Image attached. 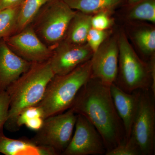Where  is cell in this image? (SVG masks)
Instances as JSON below:
<instances>
[{
  "label": "cell",
  "mask_w": 155,
  "mask_h": 155,
  "mask_svg": "<svg viewBox=\"0 0 155 155\" xmlns=\"http://www.w3.org/2000/svg\"><path fill=\"white\" fill-rule=\"evenodd\" d=\"M110 87L91 77L70 108L94 125L102 137L107 152L125 139V128L114 105Z\"/></svg>",
  "instance_id": "1"
},
{
  "label": "cell",
  "mask_w": 155,
  "mask_h": 155,
  "mask_svg": "<svg viewBox=\"0 0 155 155\" xmlns=\"http://www.w3.org/2000/svg\"><path fill=\"white\" fill-rule=\"evenodd\" d=\"M54 75L49 60L32 63L29 69L8 87L6 91L10 98V107L4 125L7 130H18L16 122L19 114L41 101L49 82Z\"/></svg>",
  "instance_id": "2"
},
{
  "label": "cell",
  "mask_w": 155,
  "mask_h": 155,
  "mask_svg": "<svg viewBox=\"0 0 155 155\" xmlns=\"http://www.w3.org/2000/svg\"><path fill=\"white\" fill-rule=\"evenodd\" d=\"M91 73L90 60L69 73L55 75L36 105L41 110L44 119L69 109L80 89L91 77Z\"/></svg>",
  "instance_id": "3"
},
{
  "label": "cell",
  "mask_w": 155,
  "mask_h": 155,
  "mask_svg": "<svg viewBox=\"0 0 155 155\" xmlns=\"http://www.w3.org/2000/svg\"><path fill=\"white\" fill-rule=\"evenodd\" d=\"M76 12L63 0H49L30 25L40 39L52 51L64 40Z\"/></svg>",
  "instance_id": "4"
},
{
  "label": "cell",
  "mask_w": 155,
  "mask_h": 155,
  "mask_svg": "<svg viewBox=\"0 0 155 155\" xmlns=\"http://www.w3.org/2000/svg\"><path fill=\"white\" fill-rule=\"evenodd\" d=\"M118 73L114 83L129 93L151 89L152 78L149 64L137 55L124 31L118 33Z\"/></svg>",
  "instance_id": "5"
},
{
  "label": "cell",
  "mask_w": 155,
  "mask_h": 155,
  "mask_svg": "<svg viewBox=\"0 0 155 155\" xmlns=\"http://www.w3.org/2000/svg\"><path fill=\"white\" fill-rule=\"evenodd\" d=\"M155 96L151 89L140 90L130 137L138 145L142 155H152L154 153Z\"/></svg>",
  "instance_id": "6"
},
{
  "label": "cell",
  "mask_w": 155,
  "mask_h": 155,
  "mask_svg": "<svg viewBox=\"0 0 155 155\" xmlns=\"http://www.w3.org/2000/svg\"><path fill=\"white\" fill-rule=\"evenodd\" d=\"M77 114L69 108L65 113L47 117L31 140L35 144L49 147L61 154L73 134Z\"/></svg>",
  "instance_id": "7"
},
{
  "label": "cell",
  "mask_w": 155,
  "mask_h": 155,
  "mask_svg": "<svg viewBox=\"0 0 155 155\" xmlns=\"http://www.w3.org/2000/svg\"><path fill=\"white\" fill-rule=\"evenodd\" d=\"M75 131L63 155H104L107 152L101 136L84 116L77 114Z\"/></svg>",
  "instance_id": "8"
},
{
  "label": "cell",
  "mask_w": 155,
  "mask_h": 155,
  "mask_svg": "<svg viewBox=\"0 0 155 155\" xmlns=\"http://www.w3.org/2000/svg\"><path fill=\"white\" fill-rule=\"evenodd\" d=\"M119 45L118 34L110 35L93 53L91 61V78L110 86L118 73Z\"/></svg>",
  "instance_id": "9"
},
{
  "label": "cell",
  "mask_w": 155,
  "mask_h": 155,
  "mask_svg": "<svg viewBox=\"0 0 155 155\" xmlns=\"http://www.w3.org/2000/svg\"><path fill=\"white\" fill-rule=\"evenodd\" d=\"M3 39L16 54L31 63L48 61L52 54V51L40 39L30 25Z\"/></svg>",
  "instance_id": "10"
},
{
  "label": "cell",
  "mask_w": 155,
  "mask_h": 155,
  "mask_svg": "<svg viewBox=\"0 0 155 155\" xmlns=\"http://www.w3.org/2000/svg\"><path fill=\"white\" fill-rule=\"evenodd\" d=\"M93 54L87 43L73 45L63 41L52 50L49 61L55 75H63L90 60Z\"/></svg>",
  "instance_id": "11"
},
{
  "label": "cell",
  "mask_w": 155,
  "mask_h": 155,
  "mask_svg": "<svg viewBox=\"0 0 155 155\" xmlns=\"http://www.w3.org/2000/svg\"><path fill=\"white\" fill-rule=\"evenodd\" d=\"M32 63L16 54L4 39H0V91H6L29 69Z\"/></svg>",
  "instance_id": "12"
},
{
  "label": "cell",
  "mask_w": 155,
  "mask_h": 155,
  "mask_svg": "<svg viewBox=\"0 0 155 155\" xmlns=\"http://www.w3.org/2000/svg\"><path fill=\"white\" fill-rule=\"evenodd\" d=\"M110 87L114 105L123 123L125 139H127L131 134L138 107L140 90L129 93L122 90L115 83H113Z\"/></svg>",
  "instance_id": "13"
},
{
  "label": "cell",
  "mask_w": 155,
  "mask_h": 155,
  "mask_svg": "<svg viewBox=\"0 0 155 155\" xmlns=\"http://www.w3.org/2000/svg\"><path fill=\"white\" fill-rule=\"evenodd\" d=\"M0 153L5 155H58L49 147L35 144L31 140L14 139L7 137L0 130Z\"/></svg>",
  "instance_id": "14"
},
{
  "label": "cell",
  "mask_w": 155,
  "mask_h": 155,
  "mask_svg": "<svg viewBox=\"0 0 155 155\" xmlns=\"http://www.w3.org/2000/svg\"><path fill=\"white\" fill-rule=\"evenodd\" d=\"M92 16L90 14L76 11L69 23L63 41L73 45L87 43V35L92 27Z\"/></svg>",
  "instance_id": "15"
},
{
  "label": "cell",
  "mask_w": 155,
  "mask_h": 155,
  "mask_svg": "<svg viewBox=\"0 0 155 155\" xmlns=\"http://www.w3.org/2000/svg\"><path fill=\"white\" fill-rule=\"evenodd\" d=\"M73 10L93 15L105 12L112 14L122 0H63Z\"/></svg>",
  "instance_id": "16"
},
{
  "label": "cell",
  "mask_w": 155,
  "mask_h": 155,
  "mask_svg": "<svg viewBox=\"0 0 155 155\" xmlns=\"http://www.w3.org/2000/svg\"><path fill=\"white\" fill-rule=\"evenodd\" d=\"M131 37L139 50L145 56H155V27L150 25H134Z\"/></svg>",
  "instance_id": "17"
},
{
  "label": "cell",
  "mask_w": 155,
  "mask_h": 155,
  "mask_svg": "<svg viewBox=\"0 0 155 155\" xmlns=\"http://www.w3.org/2000/svg\"><path fill=\"white\" fill-rule=\"evenodd\" d=\"M49 1L24 0L19 9L16 33L30 25L40 10Z\"/></svg>",
  "instance_id": "18"
},
{
  "label": "cell",
  "mask_w": 155,
  "mask_h": 155,
  "mask_svg": "<svg viewBox=\"0 0 155 155\" xmlns=\"http://www.w3.org/2000/svg\"><path fill=\"white\" fill-rule=\"evenodd\" d=\"M127 19L130 22L146 21L155 23V0H142L130 6Z\"/></svg>",
  "instance_id": "19"
},
{
  "label": "cell",
  "mask_w": 155,
  "mask_h": 155,
  "mask_svg": "<svg viewBox=\"0 0 155 155\" xmlns=\"http://www.w3.org/2000/svg\"><path fill=\"white\" fill-rule=\"evenodd\" d=\"M20 7L0 11V39L5 38L16 33Z\"/></svg>",
  "instance_id": "20"
},
{
  "label": "cell",
  "mask_w": 155,
  "mask_h": 155,
  "mask_svg": "<svg viewBox=\"0 0 155 155\" xmlns=\"http://www.w3.org/2000/svg\"><path fill=\"white\" fill-rule=\"evenodd\" d=\"M106 155H142L141 151L131 137L125 139L114 149L106 152Z\"/></svg>",
  "instance_id": "21"
},
{
  "label": "cell",
  "mask_w": 155,
  "mask_h": 155,
  "mask_svg": "<svg viewBox=\"0 0 155 155\" xmlns=\"http://www.w3.org/2000/svg\"><path fill=\"white\" fill-rule=\"evenodd\" d=\"M111 33L109 29L100 30L91 27L87 35V44L94 53L110 35Z\"/></svg>",
  "instance_id": "22"
},
{
  "label": "cell",
  "mask_w": 155,
  "mask_h": 155,
  "mask_svg": "<svg viewBox=\"0 0 155 155\" xmlns=\"http://www.w3.org/2000/svg\"><path fill=\"white\" fill-rule=\"evenodd\" d=\"M110 13L102 12L92 16L91 27L100 30L110 29L114 24L113 19L110 16Z\"/></svg>",
  "instance_id": "23"
},
{
  "label": "cell",
  "mask_w": 155,
  "mask_h": 155,
  "mask_svg": "<svg viewBox=\"0 0 155 155\" xmlns=\"http://www.w3.org/2000/svg\"><path fill=\"white\" fill-rule=\"evenodd\" d=\"M38 117L43 118L42 112L38 106H32L26 108L20 113L17 117L16 122L17 130H19L22 125H25L29 119Z\"/></svg>",
  "instance_id": "24"
},
{
  "label": "cell",
  "mask_w": 155,
  "mask_h": 155,
  "mask_svg": "<svg viewBox=\"0 0 155 155\" xmlns=\"http://www.w3.org/2000/svg\"><path fill=\"white\" fill-rule=\"evenodd\" d=\"M10 98L6 91H0V130L4 128L8 119Z\"/></svg>",
  "instance_id": "25"
},
{
  "label": "cell",
  "mask_w": 155,
  "mask_h": 155,
  "mask_svg": "<svg viewBox=\"0 0 155 155\" xmlns=\"http://www.w3.org/2000/svg\"><path fill=\"white\" fill-rule=\"evenodd\" d=\"M44 119L41 117H35L28 120L25 125L28 129L37 131L42 126Z\"/></svg>",
  "instance_id": "26"
},
{
  "label": "cell",
  "mask_w": 155,
  "mask_h": 155,
  "mask_svg": "<svg viewBox=\"0 0 155 155\" xmlns=\"http://www.w3.org/2000/svg\"><path fill=\"white\" fill-rule=\"evenodd\" d=\"M24 0H0V11L21 5Z\"/></svg>",
  "instance_id": "27"
},
{
  "label": "cell",
  "mask_w": 155,
  "mask_h": 155,
  "mask_svg": "<svg viewBox=\"0 0 155 155\" xmlns=\"http://www.w3.org/2000/svg\"><path fill=\"white\" fill-rule=\"evenodd\" d=\"M142 0H127L128 4L130 6L133 5L134 4L138 3V2H140Z\"/></svg>",
  "instance_id": "28"
}]
</instances>
